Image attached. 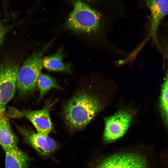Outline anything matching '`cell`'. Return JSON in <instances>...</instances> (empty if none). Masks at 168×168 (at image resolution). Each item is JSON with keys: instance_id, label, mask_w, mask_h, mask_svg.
<instances>
[{"instance_id": "obj_16", "label": "cell", "mask_w": 168, "mask_h": 168, "mask_svg": "<svg viewBox=\"0 0 168 168\" xmlns=\"http://www.w3.org/2000/svg\"><path fill=\"white\" fill-rule=\"evenodd\" d=\"M4 35V29L2 22L0 19V48L2 44Z\"/></svg>"}, {"instance_id": "obj_7", "label": "cell", "mask_w": 168, "mask_h": 168, "mask_svg": "<svg viewBox=\"0 0 168 168\" xmlns=\"http://www.w3.org/2000/svg\"><path fill=\"white\" fill-rule=\"evenodd\" d=\"M132 119L131 114L123 110L107 118L103 135L105 142H111L122 137L128 130Z\"/></svg>"}, {"instance_id": "obj_4", "label": "cell", "mask_w": 168, "mask_h": 168, "mask_svg": "<svg viewBox=\"0 0 168 168\" xmlns=\"http://www.w3.org/2000/svg\"><path fill=\"white\" fill-rule=\"evenodd\" d=\"M54 40L41 49L29 56L19 68L16 88L20 94L27 95L35 91L37 79L42 68V56Z\"/></svg>"}, {"instance_id": "obj_11", "label": "cell", "mask_w": 168, "mask_h": 168, "mask_svg": "<svg viewBox=\"0 0 168 168\" xmlns=\"http://www.w3.org/2000/svg\"><path fill=\"white\" fill-rule=\"evenodd\" d=\"M5 168H29L30 158L18 147L4 151Z\"/></svg>"}, {"instance_id": "obj_6", "label": "cell", "mask_w": 168, "mask_h": 168, "mask_svg": "<svg viewBox=\"0 0 168 168\" xmlns=\"http://www.w3.org/2000/svg\"><path fill=\"white\" fill-rule=\"evenodd\" d=\"M18 66L7 63L0 66V110L5 112L7 103L13 98L16 88Z\"/></svg>"}, {"instance_id": "obj_8", "label": "cell", "mask_w": 168, "mask_h": 168, "mask_svg": "<svg viewBox=\"0 0 168 168\" xmlns=\"http://www.w3.org/2000/svg\"><path fill=\"white\" fill-rule=\"evenodd\" d=\"M25 142L40 155L50 157L59 148V145L48 136L35 133L26 128L17 127Z\"/></svg>"}, {"instance_id": "obj_1", "label": "cell", "mask_w": 168, "mask_h": 168, "mask_svg": "<svg viewBox=\"0 0 168 168\" xmlns=\"http://www.w3.org/2000/svg\"><path fill=\"white\" fill-rule=\"evenodd\" d=\"M95 96L84 90L79 91L68 100L63 114L67 124L72 130L85 128L102 108Z\"/></svg>"}, {"instance_id": "obj_3", "label": "cell", "mask_w": 168, "mask_h": 168, "mask_svg": "<svg viewBox=\"0 0 168 168\" xmlns=\"http://www.w3.org/2000/svg\"><path fill=\"white\" fill-rule=\"evenodd\" d=\"M149 150L127 151L106 156L88 168H158Z\"/></svg>"}, {"instance_id": "obj_12", "label": "cell", "mask_w": 168, "mask_h": 168, "mask_svg": "<svg viewBox=\"0 0 168 168\" xmlns=\"http://www.w3.org/2000/svg\"><path fill=\"white\" fill-rule=\"evenodd\" d=\"M63 57L64 55L59 50L54 54L42 58V67L49 71L70 72L71 64L63 63L62 60Z\"/></svg>"}, {"instance_id": "obj_9", "label": "cell", "mask_w": 168, "mask_h": 168, "mask_svg": "<svg viewBox=\"0 0 168 168\" xmlns=\"http://www.w3.org/2000/svg\"><path fill=\"white\" fill-rule=\"evenodd\" d=\"M146 4L151 12L149 36L157 44V33L162 19L168 15V0H146Z\"/></svg>"}, {"instance_id": "obj_10", "label": "cell", "mask_w": 168, "mask_h": 168, "mask_svg": "<svg viewBox=\"0 0 168 168\" xmlns=\"http://www.w3.org/2000/svg\"><path fill=\"white\" fill-rule=\"evenodd\" d=\"M5 113L0 110V145L4 151L17 147L18 141Z\"/></svg>"}, {"instance_id": "obj_14", "label": "cell", "mask_w": 168, "mask_h": 168, "mask_svg": "<svg viewBox=\"0 0 168 168\" xmlns=\"http://www.w3.org/2000/svg\"><path fill=\"white\" fill-rule=\"evenodd\" d=\"M167 68L165 77L162 86L160 107L162 119L168 129V64Z\"/></svg>"}, {"instance_id": "obj_2", "label": "cell", "mask_w": 168, "mask_h": 168, "mask_svg": "<svg viewBox=\"0 0 168 168\" xmlns=\"http://www.w3.org/2000/svg\"><path fill=\"white\" fill-rule=\"evenodd\" d=\"M65 26L68 30L75 33L94 34L101 41L105 39L106 29L104 28L100 16L80 1L74 3L73 9L68 17Z\"/></svg>"}, {"instance_id": "obj_15", "label": "cell", "mask_w": 168, "mask_h": 168, "mask_svg": "<svg viewBox=\"0 0 168 168\" xmlns=\"http://www.w3.org/2000/svg\"><path fill=\"white\" fill-rule=\"evenodd\" d=\"M158 168H168V148H165L159 155Z\"/></svg>"}, {"instance_id": "obj_13", "label": "cell", "mask_w": 168, "mask_h": 168, "mask_svg": "<svg viewBox=\"0 0 168 168\" xmlns=\"http://www.w3.org/2000/svg\"><path fill=\"white\" fill-rule=\"evenodd\" d=\"M37 86L40 92L39 100L41 99L45 93L53 88L62 89L54 78L48 74L41 73L38 77Z\"/></svg>"}, {"instance_id": "obj_5", "label": "cell", "mask_w": 168, "mask_h": 168, "mask_svg": "<svg viewBox=\"0 0 168 168\" xmlns=\"http://www.w3.org/2000/svg\"><path fill=\"white\" fill-rule=\"evenodd\" d=\"M51 106L50 102H47L43 109L39 110L24 109L20 111L15 108H10L8 116L16 118L25 117L32 123L37 133L48 136L53 128L49 114Z\"/></svg>"}]
</instances>
